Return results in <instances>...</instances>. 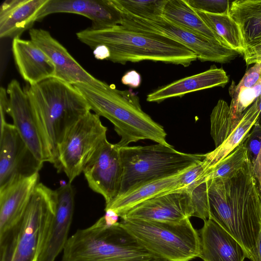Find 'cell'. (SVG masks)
<instances>
[{
  "label": "cell",
  "mask_w": 261,
  "mask_h": 261,
  "mask_svg": "<svg viewBox=\"0 0 261 261\" xmlns=\"http://www.w3.org/2000/svg\"><path fill=\"white\" fill-rule=\"evenodd\" d=\"M206 183L209 218L230 234L252 261L261 230V195L252 164Z\"/></svg>",
  "instance_id": "6da1fadb"
},
{
  "label": "cell",
  "mask_w": 261,
  "mask_h": 261,
  "mask_svg": "<svg viewBox=\"0 0 261 261\" xmlns=\"http://www.w3.org/2000/svg\"><path fill=\"white\" fill-rule=\"evenodd\" d=\"M45 148L55 167L58 148L68 128L91 111L73 85L53 77L24 89Z\"/></svg>",
  "instance_id": "7a4b0ae2"
},
{
  "label": "cell",
  "mask_w": 261,
  "mask_h": 261,
  "mask_svg": "<svg viewBox=\"0 0 261 261\" xmlns=\"http://www.w3.org/2000/svg\"><path fill=\"white\" fill-rule=\"evenodd\" d=\"M77 39L92 49L104 45L108 60L123 65L128 62H161L188 67L197 56L192 51L165 37L135 32L121 25L101 29L89 28L76 33Z\"/></svg>",
  "instance_id": "3957f363"
},
{
  "label": "cell",
  "mask_w": 261,
  "mask_h": 261,
  "mask_svg": "<svg viewBox=\"0 0 261 261\" xmlns=\"http://www.w3.org/2000/svg\"><path fill=\"white\" fill-rule=\"evenodd\" d=\"M73 86L85 98L91 111L114 125L120 137L116 143L119 148L146 139L170 145L164 127L143 111L139 97L132 90H119L113 84L104 89L84 83Z\"/></svg>",
  "instance_id": "277c9868"
},
{
  "label": "cell",
  "mask_w": 261,
  "mask_h": 261,
  "mask_svg": "<svg viewBox=\"0 0 261 261\" xmlns=\"http://www.w3.org/2000/svg\"><path fill=\"white\" fill-rule=\"evenodd\" d=\"M62 253L61 261H167L106 214L91 226L76 230Z\"/></svg>",
  "instance_id": "5b68a950"
},
{
  "label": "cell",
  "mask_w": 261,
  "mask_h": 261,
  "mask_svg": "<svg viewBox=\"0 0 261 261\" xmlns=\"http://www.w3.org/2000/svg\"><path fill=\"white\" fill-rule=\"evenodd\" d=\"M56 205V190L39 182L21 219L0 236V261H37L48 237Z\"/></svg>",
  "instance_id": "8992f818"
},
{
  "label": "cell",
  "mask_w": 261,
  "mask_h": 261,
  "mask_svg": "<svg viewBox=\"0 0 261 261\" xmlns=\"http://www.w3.org/2000/svg\"><path fill=\"white\" fill-rule=\"evenodd\" d=\"M122 176L119 194L148 181L184 172L203 161L205 154L181 152L160 143L120 148Z\"/></svg>",
  "instance_id": "52a82bcc"
},
{
  "label": "cell",
  "mask_w": 261,
  "mask_h": 261,
  "mask_svg": "<svg viewBox=\"0 0 261 261\" xmlns=\"http://www.w3.org/2000/svg\"><path fill=\"white\" fill-rule=\"evenodd\" d=\"M120 223L147 250L167 261H190L199 256V232L190 218L176 223L126 219Z\"/></svg>",
  "instance_id": "ba28073f"
},
{
  "label": "cell",
  "mask_w": 261,
  "mask_h": 261,
  "mask_svg": "<svg viewBox=\"0 0 261 261\" xmlns=\"http://www.w3.org/2000/svg\"><path fill=\"white\" fill-rule=\"evenodd\" d=\"M107 127L100 116L89 112L71 125L58 146L55 167L71 183L82 172L94 152L107 139Z\"/></svg>",
  "instance_id": "9c48e42d"
},
{
  "label": "cell",
  "mask_w": 261,
  "mask_h": 261,
  "mask_svg": "<svg viewBox=\"0 0 261 261\" xmlns=\"http://www.w3.org/2000/svg\"><path fill=\"white\" fill-rule=\"evenodd\" d=\"M122 14L121 25L139 33L161 35L171 39L192 51L202 61L227 63L240 53L202 36L181 28L162 16L143 18Z\"/></svg>",
  "instance_id": "30bf717a"
},
{
  "label": "cell",
  "mask_w": 261,
  "mask_h": 261,
  "mask_svg": "<svg viewBox=\"0 0 261 261\" xmlns=\"http://www.w3.org/2000/svg\"><path fill=\"white\" fill-rule=\"evenodd\" d=\"M122 171L120 148L106 139L94 152L83 172L89 187L103 197L106 205L119 194Z\"/></svg>",
  "instance_id": "8fae6325"
},
{
  "label": "cell",
  "mask_w": 261,
  "mask_h": 261,
  "mask_svg": "<svg viewBox=\"0 0 261 261\" xmlns=\"http://www.w3.org/2000/svg\"><path fill=\"white\" fill-rule=\"evenodd\" d=\"M43 164L28 148L13 124L6 122L1 125L0 189L39 172Z\"/></svg>",
  "instance_id": "7c38bea8"
},
{
  "label": "cell",
  "mask_w": 261,
  "mask_h": 261,
  "mask_svg": "<svg viewBox=\"0 0 261 261\" xmlns=\"http://www.w3.org/2000/svg\"><path fill=\"white\" fill-rule=\"evenodd\" d=\"M29 35L31 40L47 55L54 64L56 69L55 78L72 85L84 83L100 89L108 86L107 83L87 72L47 31L30 29Z\"/></svg>",
  "instance_id": "4fadbf2b"
},
{
  "label": "cell",
  "mask_w": 261,
  "mask_h": 261,
  "mask_svg": "<svg viewBox=\"0 0 261 261\" xmlns=\"http://www.w3.org/2000/svg\"><path fill=\"white\" fill-rule=\"evenodd\" d=\"M9 103L7 113L13 125L36 159L41 163L48 162L44 145L24 89L16 80L8 85Z\"/></svg>",
  "instance_id": "5bb4252c"
},
{
  "label": "cell",
  "mask_w": 261,
  "mask_h": 261,
  "mask_svg": "<svg viewBox=\"0 0 261 261\" xmlns=\"http://www.w3.org/2000/svg\"><path fill=\"white\" fill-rule=\"evenodd\" d=\"M56 13L81 15L92 22L91 28L101 29L121 25L122 12L114 0H48L40 10L37 21Z\"/></svg>",
  "instance_id": "9a60e30c"
},
{
  "label": "cell",
  "mask_w": 261,
  "mask_h": 261,
  "mask_svg": "<svg viewBox=\"0 0 261 261\" xmlns=\"http://www.w3.org/2000/svg\"><path fill=\"white\" fill-rule=\"evenodd\" d=\"M176 223L190 218V195L186 191H174L156 196L136 205L121 217Z\"/></svg>",
  "instance_id": "2e32d148"
},
{
  "label": "cell",
  "mask_w": 261,
  "mask_h": 261,
  "mask_svg": "<svg viewBox=\"0 0 261 261\" xmlns=\"http://www.w3.org/2000/svg\"><path fill=\"white\" fill-rule=\"evenodd\" d=\"M56 213L49 235L37 261H55L69 238L74 207V192L68 182L56 190Z\"/></svg>",
  "instance_id": "e0dca14e"
},
{
  "label": "cell",
  "mask_w": 261,
  "mask_h": 261,
  "mask_svg": "<svg viewBox=\"0 0 261 261\" xmlns=\"http://www.w3.org/2000/svg\"><path fill=\"white\" fill-rule=\"evenodd\" d=\"M39 180L37 172L17 179L0 189V236L21 219Z\"/></svg>",
  "instance_id": "ac0fdd59"
},
{
  "label": "cell",
  "mask_w": 261,
  "mask_h": 261,
  "mask_svg": "<svg viewBox=\"0 0 261 261\" xmlns=\"http://www.w3.org/2000/svg\"><path fill=\"white\" fill-rule=\"evenodd\" d=\"M200 252L204 261H244L246 254L239 243L211 218L198 231Z\"/></svg>",
  "instance_id": "d6986e66"
},
{
  "label": "cell",
  "mask_w": 261,
  "mask_h": 261,
  "mask_svg": "<svg viewBox=\"0 0 261 261\" xmlns=\"http://www.w3.org/2000/svg\"><path fill=\"white\" fill-rule=\"evenodd\" d=\"M12 50L20 74L30 85L55 77L56 69L52 61L31 40L14 38Z\"/></svg>",
  "instance_id": "ffe728a7"
},
{
  "label": "cell",
  "mask_w": 261,
  "mask_h": 261,
  "mask_svg": "<svg viewBox=\"0 0 261 261\" xmlns=\"http://www.w3.org/2000/svg\"><path fill=\"white\" fill-rule=\"evenodd\" d=\"M228 81V76L223 68L213 66L203 72L160 87L149 93L146 100L160 103L168 98L181 97L191 92L215 87H224Z\"/></svg>",
  "instance_id": "44dd1931"
},
{
  "label": "cell",
  "mask_w": 261,
  "mask_h": 261,
  "mask_svg": "<svg viewBox=\"0 0 261 261\" xmlns=\"http://www.w3.org/2000/svg\"><path fill=\"white\" fill-rule=\"evenodd\" d=\"M48 0H6L0 7V37H19L37 21Z\"/></svg>",
  "instance_id": "7402d4cb"
},
{
  "label": "cell",
  "mask_w": 261,
  "mask_h": 261,
  "mask_svg": "<svg viewBox=\"0 0 261 261\" xmlns=\"http://www.w3.org/2000/svg\"><path fill=\"white\" fill-rule=\"evenodd\" d=\"M182 173L139 185L118 196L106 205L105 210L112 211L120 217L130 209L148 199L165 193L178 191V178Z\"/></svg>",
  "instance_id": "603a6c76"
},
{
  "label": "cell",
  "mask_w": 261,
  "mask_h": 261,
  "mask_svg": "<svg viewBox=\"0 0 261 261\" xmlns=\"http://www.w3.org/2000/svg\"><path fill=\"white\" fill-rule=\"evenodd\" d=\"M229 15L239 27L244 51L261 42V0L233 1Z\"/></svg>",
  "instance_id": "cb8c5ba5"
},
{
  "label": "cell",
  "mask_w": 261,
  "mask_h": 261,
  "mask_svg": "<svg viewBox=\"0 0 261 261\" xmlns=\"http://www.w3.org/2000/svg\"><path fill=\"white\" fill-rule=\"evenodd\" d=\"M260 110L256 99L242 114L241 120L235 129L219 147L205 154L203 164L205 173L245 142L253 126L257 121Z\"/></svg>",
  "instance_id": "d4e9b609"
},
{
  "label": "cell",
  "mask_w": 261,
  "mask_h": 261,
  "mask_svg": "<svg viewBox=\"0 0 261 261\" xmlns=\"http://www.w3.org/2000/svg\"><path fill=\"white\" fill-rule=\"evenodd\" d=\"M162 17L181 28L222 45L217 36L186 0H166Z\"/></svg>",
  "instance_id": "484cf974"
},
{
  "label": "cell",
  "mask_w": 261,
  "mask_h": 261,
  "mask_svg": "<svg viewBox=\"0 0 261 261\" xmlns=\"http://www.w3.org/2000/svg\"><path fill=\"white\" fill-rule=\"evenodd\" d=\"M193 9L222 45L243 54L244 48L239 27L229 14H215Z\"/></svg>",
  "instance_id": "4316f807"
},
{
  "label": "cell",
  "mask_w": 261,
  "mask_h": 261,
  "mask_svg": "<svg viewBox=\"0 0 261 261\" xmlns=\"http://www.w3.org/2000/svg\"><path fill=\"white\" fill-rule=\"evenodd\" d=\"M242 117V114L239 118L233 119L227 103L222 99L218 100L210 116L211 135L216 148L221 145L235 129Z\"/></svg>",
  "instance_id": "83f0119b"
},
{
  "label": "cell",
  "mask_w": 261,
  "mask_h": 261,
  "mask_svg": "<svg viewBox=\"0 0 261 261\" xmlns=\"http://www.w3.org/2000/svg\"><path fill=\"white\" fill-rule=\"evenodd\" d=\"M250 161L244 143L205 173V180L228 176L245 167Z\"/></svg>",
  "instance_id": "f1b7e54d"
},
{
  "label": "cell",
  "mask_w": 261,
  "mask_h": 261,
  "mask_svg": "<svg viewBox=\"0 0 261 261\" xmlns=\"http://www.w3.org/2000/svg\"><path fill=\"white\" fill-rule=\"evenodd\" d=\"M166 1V0H114L122 13L143 18L162 16Z\"/></svg>",
  "instance_id": "f546056e"
},
{
  "label": "cell",
  "mask_w": 261,
  "mask_h": 261,
  "mask_svg": "<svg viewBox=\"0 0 261 261\" xmlns=\"http://www.w3.org/2000/svg\"><path fill=\"white\" fill-rule=\"evenodd\" d=\"M261 95V76L258 82L252 87L241 90L235 97L231 98L229 106L233 119L239 118Z\"/></svg>",
  "instance_id": "4dcf8cb0"
},
{
  "label": "cell",
  "mask_w": 261,
  "mask_h": 261,
  "mask_svg": "<svg viewBox=\"0 0 261 261\" xmlns=\"http://www.w3.org/2000/svg\"><path fill=\"white\" fill-rule=\"evenodd\" d=\"M190 195L191 217L205 221L209 218V205L206 181H203L189 192Z\"/></svg>",
  "instance_id": "1f68e13d"
},
{
  "label": "cell",
  "mask_w": 261,
  "mask_h": 261,
  "mask_svg": "<svg viewBox=\"0 0 261 261\" xmlns=\"http://www.w3.org/2000/svg\"><path fill=\"white\" fill-rule=\"evenodd\" d=\"M203 161L190 167L180 175L178 178V191L189 192L200 183L206 181Z\"/></svg>",
  "instance_id": "d6a6232c"
},
{
  "label": "cell",
  "mask_w": 261,
  "mask_h": 261,
  "mask_svg": "<svg viewBox=\"0 0 261 261\" xmlns=\"http://www.w3.org/2000/svg\"><path fill=\"white\" fill-rule=\"evenodd\" d=\"M260 76L261 62H258L255 63L246 71L238 84L236 85L234 82H232L229 88V93L231 97L236 96L243 89L253 87L258 82Z\"/></svg>",
  "instance_id": "836d02e7"
},
{
  "label": "cell",
  "mask_w": 261,
  "mask_h": 261,
  "mask_svg": "<svg viewBox=\"0 0 261 261\" xmlns=\"http://www.w3.org/2000/svg\"><path fill=\"white\" fill-rule=\"evenodd\" d=\"M193 9L208 13L229 14V1L227 0H186Z\"/></svg>",
  "instance_id": "e575fe53"
},
{
  "label": "cell",
  "mask_w": 261,
  "mask_h": 261,
  "mask_svg": "<svg viewBox=\"0 0 261 261\" xmlns=\"http://www.w3.org/2000/svg\"><path fill=\"white\" fill-rule=\"evenodd\" d=\"M249 160L252 165L255 161L261 148V125L256 122L244 142Z\"/></svg>",
  "instance_id": "d590c367"
},
{
  "label": "cell",
  "mask_w": 261,
  "mask_h": 261,
  "mask_svg": "<svg viewBox=\"0 0 261 261\" xmlns=\"http://www.w3.org/2000/svg\"><path fill=\"white\" fill-rule=\"evenodd\" d=\"M243 55L247 65L261 62V42L246 50Z\"/></svg>",
  "instance_id": "8d00e7d4"
},
{
  "label": "cell",
  "mask_w": 261,
  "mask_h": 261,
  "mask_svg": "<svg viewBox=\"0 0 261 261\" xmlns=\"http://www.w3.org/2000/svg\"><path fill=\"white\" fill-rule=\"evenodd\" d=\"M123 84L131 88H138L141 83V76L140 73L135 70L126 72L121 78Z\"/></svg>",
  "instance_id": "74e56055"
},
{
  "label": "cell",
  "mask_w": 261,
  "mask_h": 261,
  "mask_svg": "<svg viewBox=\"0 0 261 261\" xmlns=\"http://www.w3.org/2000/svg\"><path fill=\"white\" fill-rule=\"evenodd\" d=\"M7 95V90L1 87L0 89L1 125L6 122L5 114L7 113L9 103V99Z\"/></svg>",
  "instance_id": "f35d334b"
},
{
  "label": "cell",
  "mask_w": 261,
  "mask_h": 261,
  "mask_svg": "<svg viewBox=\"0 0 261 261\" xmlns=\"http://www.w3.org/2000/svg\"><path fill=\"white\" fill-rule=\"evenodd\" d=\"M252 166L253 175L257 181L261 195V148Z\"/></svg>",
  "instance_id": "ab89813d"
},
{
  "label": "cell",
  "mask_w": 261,
  "mask_h": 261,
  "mask_svg": "<svg viewBox=\"0 0 261 261\" xmlns=\"http://www.w3.org/2000/svg\"><path fill=\"white\" fill-rule=\"evenodd\" d=\"M93 54L95 58L98 60H108L110 54L109 49L104 45H99L93 49Z\"/></svg>",
  "instance_id": "60d3db41"
},
{
  "label": "cell",
  "mask_w": 261,
  "mask_h": 261,
  "mask_svg": "<svg viewBox=\"0 0 261 261\" xmlns=\"http://www.w3.org/2000/svg\"><path fill=\"white\" fill-rule=\"evenodd\" d=\"M252 261H261V230L258 235Z\"/></svg>",
  "instance_id": "b9f144b4"
},
{
  "label": "cell",
  "mask_w": 261,
  "mask_h": 261,
  "mask_svg": "<svg viewBox=\"0 0 261 261\" xmlns=\"http://www.w3.org/2000/svg\"><path fill=\"white\" fill-rule=\"evenodd\" d=\"M257 100L258 101V107L260 110V112L257 121L256 122L261 125V95L257 98Z\"/></svg>",
  "instance_id": "7bdbcfd3"
}]
</instances>
